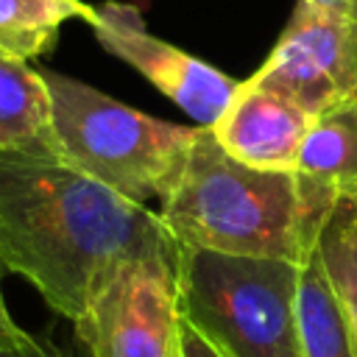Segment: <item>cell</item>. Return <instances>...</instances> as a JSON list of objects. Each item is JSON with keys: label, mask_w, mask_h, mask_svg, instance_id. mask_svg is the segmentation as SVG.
I'll return each instance as SVG.
<instances>
[{"label": "cell", "mask_w": 357, "mask_h": 357, "mask_svg": "<svg viewBox=\"0 0 357 357\" xmlns=\"http://www.w3.org/2000/svg\"><path fill=\"white\" fill-rule=\"evenodd\" d=\"M181 251L159 212L70 167L50 134L0 148V262L67 321L75 324L126 265L178 268Z\"/></svg>", "instance_id": "6da1fadb"}, {"label": "cell", "mask_w": 357, "mask_h": 357, "mask_svg": "<svg viewBox=\"0 0 357 357\" xmlns=\"http://www.w3.org/2000/svg\"><path fill=\"white\" fill-rule=\"evenodd\" d=\"M337 198L296 170H257L229 156L209 126H195L178 176L159 201L170 237L190 251L304 265Z\"/></svg>", "instance_id": "7a4b0ae2"}, {"label": "cell", "mask_w": 357, "mask_h": 357, "mask_svg": "<svg viewBox=\"0 0 357 357\" xmlns=\"http://www.w3.org/2000/svg\"><path fill=\"white\" fill-rule=\"evenodd\" d=\"M42 78L50 95L53 151L70 167L139 206L162 201L195 128L156 120L53 70H42Z\"/></svg>", "instance_id": "3957f363"}, {"label": "cell", "mask_w": 357, "mask_h": 357, "mask_svg": "<svg viewBox=\"0 0 357 357\" xmlns=\"http://www.w3.org/2000/svg\"><path fill=\"white\" fill-rule=\"evenodd\" d=\"M298 271L284 259L181 251L178 310L223 357H304Z\"/></svg>", "instance_id": "277c9868"}, {"label": "cell", "mask_w": 357, "mask_h": 357, "mask_svg": "<svg viewBox=\"0 0 357 357\" xmlns=\"http://www.w3.org/2000/svg\"><path fill=\"white\" fill-rule=\"evenodd\" d=\"M73 326L89 357H178V268L126 265Z\"/></svg>", "instance_id": "5b68a950"}, {"label": "cell", "mask_w": 357, "mask_h": 357, "mask_svg": "<svg viewBox=\"0 0 357 357\" xmlns=\"http://www.w3.org/2000/svg\"><path fill=\"white\" fill-rule=\"evenodd\" d=\"M310 117L357 95V17L298 3L265 64L248 78Z\"/></svg>", "instance_id": "8992f818"}, {"label": "cell", "mask_w": 357, "mask_h": 357, "mask_svg": "<svg viewBox=\"0 0 357 357\" xmlns=\"http://www.w3.org/2000/svg\"><path fill=\"white\" fill-rule=\"evenodd\" d=\"M89 25L112 56L131 64L198 126H215L240 86L218 67L151 33L142 14L128 3L106 0L95 6Z\"/></svg>", "instance_id": "52a82bcc"}, {"label": "cell", "mask_w": 357, "mask_h": 357, "mask_svg": "<svg viewBox=\"0 0 357 357\" xmlns=\"http://www.w3.org/2000/svg\"><path fill=\"white\" fill-rule=\"evenodd\" d=\"M312 117L284 95L243 81L212 128L220 148L257 170H296Z\"/></svg>", "instance_id": "ba28073f"}, {"label": "cell", "mask_w": 357, "mask_h": 357, "mask_svg": "<svg viewBox=\"0 0 357 357\" xmlns=\"http://www.w3.org/2000/svg\"><path fill=\"white\" fill-rule=\"evenodd\" d=\"M296 176L332 198L357 195V95L312 117Z\"/></svg>", "instance_id": "9c48e42d"}, {"label": "cell", "mask_w": 357, "mask_h": 357, "mask_svg": "<svg viewBox=\"0 0 357 357\" xmlns=\"http://www.w3.org/2000/svg\"><path fill=\"white\" fill-rule=\"evenodd\" d=\"M50 134V95L42 70L0 50V148H22Z\"/></svg>", "instance_id": "30bf717a"}, {"label": "cell", "mask_w": 357, "mask_h": 357, "mask_svg": "<svg viewBox=\"0 0 357 357\" xmlns=\"http://www.w3.org/2000/svg\"><path fill=\"white\" fill-rule=\"evenodd\" d=\"M95 6L84 0H0V50L31 61L47 53L67 20L92 22Z\"/></svg>", "instance_id": "8fae6325"}, {"label": "cell", "mask_w": 357, "mask_h": 357, "mask_svg": "<svg viewBox=\"0 0 357 357\" xmlns=\"http://www.w3.org/2000/svg\"><path fill=\"white\" fill-rule=\"evenodd\" d=\"M315 248L357 357V195L337 198Z\"/></svg>", "instance_id": "7c38bea8"}, {"label": "cell", "mask_w": 357, "mask_h": 357, "mask_svg": "<svg viewBox=\"0 0 357 357\" xmlns=\"http://www.w3.org/2000/svg\"><path fill=\"white\" fill-rule=\"evenodd\" d=\"M3 262H0V349H17V346H25L33 340V335H28L11 315L8 304H6V296H3Z\"/></svg>", "instance_id": "4fadbf2b"}, {"label": "cell", "mask_w": 357, "mask_h": 357, "mask_svg": "<svg viewBox=\"0 0 357 357\" xmlns=\"http://www.w3.org/2000/svg\"><path fill=\"white\" fill-rule=\"evenodd\" d=\"M178 357H223L190 321L181 318L178 326Z\"/></svg>", "instance_id": "5bb4252c"}, {"label": "cell", "mask_w": 357, "mask_h": 357, "mask_svg": "<svg viewBox=\"0 0 357 357\" xmlns=\"http://www.w3.org/2000/svg\"><path fill=\"white\" fill-rule=\"evenodd\" d=\"M0 357H64L56 346L45 343V340H31L25 346H17V349H0Z\"/></svg>", "instance_id": "9a60e30c"}, {"label": "cell", "mask_w": 357, "mask_h": 357, "mask_svg": "<svg viewBox=\"0 0 357 357\" xmlns=\"http://www.w3.org/2000/svg\"><path fill=\"white\" fill-rule=\"evenodd\" d=\"M298 3L318 6V8H332V11H343V14L357 17V0H298Z\"/></svg>", "instance_id": "2e32d148"}]
</instances>
